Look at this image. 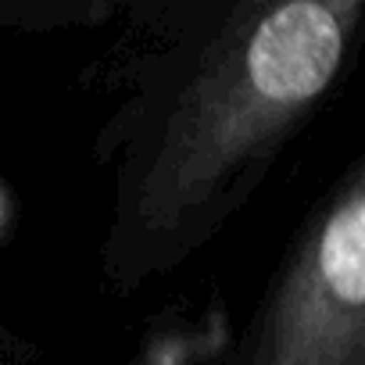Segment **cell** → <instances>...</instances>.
Here are the masks:
<instances>
[{
  "label": "cell",
  "mask_w": 365,
  "mask_h": 365,
  "mask_svg": "<svg viewBox=\"0 0 365 365\" xmlns=\"http://www.w3.org/2000/svg\"><path fill=\"white\" fill-rule=\"evenodd\" d=\"M344 58V22L329 4H283L269 11L226 72V90H212L175 140L172 179L201 190L219 179L262 136L297 115L336 72Z\"/></svg>",
  "instance_id": "obj_1"
},
{
  "label": "cell",
  "mask_w": 365,
  "mask_h": 365,
  "mask_svg": "<svg viewBox=\"0 0 365 365\" xmlns=\"http://www.w3.org/2000/svg\"><path fill=\"white\" fill-rule=\"evenodd\" d=\"M365 301V201L354 187L322 222L283 301L265 365H358Z\"/></svg>",
  "instance_id": "obj_2"
}]
</instances>
